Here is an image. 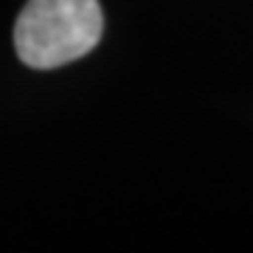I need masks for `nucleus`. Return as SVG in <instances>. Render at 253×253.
<instances>
[{"label":"nucleus","mask_w":253,"mask_h":253,"mask_svg":"<svg viewBox=\"0 0 253 253\" xmlns=\"http://www.w3.org/2000/svg\"><path fill=\"white\" fill-rule=\"evenodd\" d=\"M104 34L99 0H28L14 23V51L34 71L87 56Z\"/></svg>","instance_id":"1"}]
</instances>
